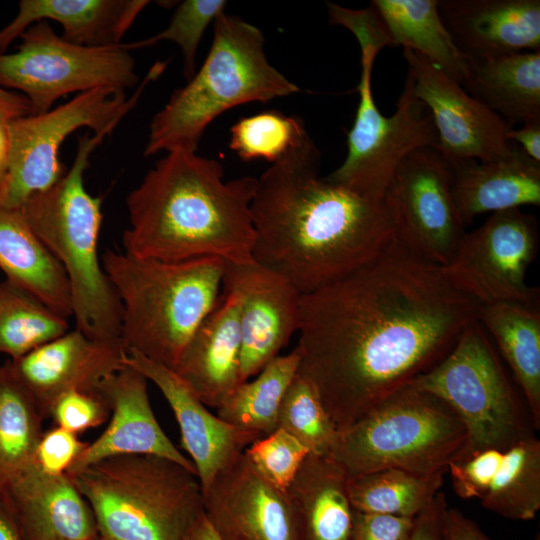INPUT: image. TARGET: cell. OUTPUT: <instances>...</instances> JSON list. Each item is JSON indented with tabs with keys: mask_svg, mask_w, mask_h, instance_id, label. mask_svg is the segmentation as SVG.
Masks as SVG:
<instances>
[{
	"mask_svg": "<svg viewBox=\"0 0 540 540\" xmlns=\"http://www.w3.org/2000/svg\"><path fill=\"white\" fill-rule=\"evenodd\" d=\"M0 269L6 280L47 307L69 318L73 314L66 274L27 223L20 209L0 204Z\"/></svg>",
	"mask_w": 540,
	"mask_h": 540,
	"instance_id": "cell-29",
	"label": "cell"
},
{
	"mask_svg": "<svg viewBox=\"0 0 540 540\" xmlns=\"http://www.w3.org/2000/svg\"><path fill=\"white\" fill-rule=\"evenodd\" d=\"M230 148L243 161L265 159L274 163L305 133L303 120L279 111L262 112L231 127Z\"/></svg>",
	"mask_w": 540,
	"mask_h": 540,
	"instance_id": "cell-37",
	"label": "cell"
},
{
	"mask_svg": "<svg viewBox=\"0 0 540 540\" xmlns=\"http://www.w3.org/2000/svg\"><path fill=\"white\" fill-rule=\"evenodd\" d=\"M481 305L398 239L300 302L297 374L341 432L440 362Z\"/></svg>",
	"mask_w": 540,
	"mask_h": 540,
	"instance_id": "cell-1",
	"label": "cell"
},
{
	"mask_svg": "<svg viewBox=\"0 0 540 540\" xmlns=\"http://www.w3.org/2000/svg\"><path fill=\"white\" fill-rule=\"evenodd\" d=\"M12 119L7 114L0 112V187L5 179L9 165L10 135L9 121Z\"/></svg>",
	"mask_w": 540,
	"mask_h": 540,
	"instance_id": "cell-48",
	"label": "cell"
},
{
	"mask_svg": "<svg viewBox=\"0 0 540 540\" xmlns=\"http://www.w3.org/2000/svg\"><path fill=\"white\" fill-rule=\"evenodd\" d=\"M97 540H100V538H99V539H97Z\"/></svg>",
	"mask_w": 540,
	"mask_h": 540,
	"instance_id": "cell-51",
	"label": "cell"
},
{
	"mask_svg": "<svg viewBox=\"0 0 540 540\" xmlns=\"http://www.w3.org/2000/svg\"><path fill=\"white\" fill-rule=\"evenodd\" d=\"M10 54H0V87L19 90L33 114L50 110L60 97L99 87L126 89L138 82L135 62L122 43L88 47L58 36L39 21L21 36Z\"/></svg>",
	"mask_w": 540,
	"mask_h": 540,
	"instance_id": "cell-12",
	"label": "cell"
},
{
	"mask_svg": "<svg viewBox=\"0 0 540 540\" xmlns=\"http://www.w3.org/2000/svg\"><path fill=\"white\" fill-rule=\"evenodd\" d=\"M438 11L464 56L540 51L539 0H438Z\"/></svg>",
	"mask_w": 540,
	"mask_h": 540,
	"instance_id": "cell-23",
	"label": "cell"
},
{
	"mask_svg": "<svg viewBox=\"0 0 540 540\" xmlns=\"http://www.w3.org/2000/svg\"><path fill=\"white\" fill-rule=\"evenodd\" d=\"M126 352L122 341L91 339L75 329L9 362L45 419L62 395L99 392L103 382L124 365Z\"/></svg>",
	"mask_w": 540,
	"mask_h": 540,
	"instance_id": "cell-18",
	"label": "cell"
},
{
	"mask_svg": "<svg viewBox=\"0 0 540 540\" xmlns=\"http://www.w3.org/2000/svg\"><path fill=\"white\" fill-rule=\"evenodd\" d=\"M403 57L414 95L431 114L436 150L450 167L493 161L514 151L512 127L499 115L417 52L403 48Z\"/></svg>",
	"mask_w": 540,
	"mask_h": 540,
	"instance_id": "cell-15",
	"label": "cell"
},
{
	"mask_svg": "<svg viewBox=\"0 0 540 540\" xmlns=\"http://www.w3.org/2000/svg\"><path fill=\"white\" fill-rule=\"evenodd\" d=\"M450 168L454 201L465 226L486 212L540 204V164L517 145L503 158Z\"/></svg>",
	"mask_w": 540,
	"mask_h": 540,
	"instance_id": "cell-26",
	"label": "cell"
},
{
	"mask_svg": "<svg viewBox=\"0 0 540 540\" xmlns=\"http://www.w3.org/2000/svg\"><path fill=\"white\" fill-rule=\"evenodd\" d=\"M461 86L513 128L540 119V51L465 56Z\"/></svg>",
	"mask_w": 540,
	"mask_h": 540,
	"instance_id": "cell-27",
	"label": "cell"
},
{
	"mask_svg": "<svg viewBox=\"0 0 540 540\" xmlns=\"http://www.w3.org/2000/svg\"><path fill=\"white\" fill-rule=\"evenodd\" d=\"M295 347L269 362L253 380L238 384L217 408V416L240 430L264 437L278 428V413L286 390L298 372Z\"/></svg>",
	"mask_w": 540,
	"mask_h": 540,
	"instance_id": "cell-33",
	"label": "cell"
},
{
	"mask_svg": "<svg viewBox=\"0 0 540 540\" xmlns=\"http://www.w3.org/2000/svg\"><path fill=\"white\" fill-rule=\"evenodd\" d=\"M103 269L122 305L121 341L127 350L170 369L216 305L225 262L137 258L106 250Z\"/></svg>",
	"mask_w": 540,
	"mask_h": 540,
	"instance_id": "cell-4",
	"label": "cell"
},
{
	"mask_svg": "<svg viewBox=\"0 0 540 540\" xmlns=\"http://www.w3.org/2000/svg\"><path fill=\"white\" fill-rule=\"evenodd\" d=\"M147 0H21L16 17L0 30V54L34 22L53 20L70 43L103 47L117 45Z\"/></svg>",
	"mask_w": 540,
	"mask_h": 540,
	"instance_id": "cell-25",
	"label": "cell"
},
{
	"mask_svg": "<svg viewBox=\"0 0 540 540\" xmlns=\"http://www.w3.org/2000/svg\"><path fill=\"white\" fill-rule=\"evenodd\" d=\"M369 7L381 20L391 46L417 52L461 85L465 56L440 17L438 0H372Z\"/></svg>",
	"mask_w": 540,
	"mask_h": 540,
	"instance_id": "cell-31",
	"label": "cell"
},
{
	"mask_svg": "<svg viewBox=\"0 0 540 540\" xmlns=\"http://www.w3.org/2000/svg\"><path fill=\"white\" fill-rule=\"evenodd\" d=\"M168 62L156 61L132 97L124 89L99 87L41 114L9 121L10 154L0 187V204L20 209L34 194L53 186L64 174L59 148L80 127L108 135L137 104L144 88L156 80Z\"/></svg>",
	"mask_w": 540,
	"mask_h": 540,
	"instance_id": "cell-10",
	"label": "cell"
},
{
	"mask_svg": "<svg viewBox=\"0 0 540 540\" xmlns=\"http://www.w3.org/2000/svg\"><path fill=\"white\" fill-rule=\"evenodd\" d=\"M124 362L151 381L168 402L180 429L181 446L191 457L202 493L233 457L262 438L211 413L169 367L133 350H127Z\"/></svg>",
	"mask_w": 540,
	"mask_h": 540,
	"instance_id": "cell-21",
	"label": "cell"
},
{
	"mask_svg": "<svg viewBox=\"0 0 540 540\" xmlns=\"http://www.w3.org/2000/svg\"><path fill=\"white\" fill-rule=\"evenodd\" d=\"M510 140L530 159L540 164V119H534L514 127L509 133Z\"/></svg>",
	"mask_w": 540,
	"mask_h": 540,
	"instance_id": "cell-45",
	"label": "cell"
},
{
	"mask_svg": "<svg viewBox=\"0 0 540 540\" xmlns=\"http://www.w3.org/2000/svg\"><path fill=\"white\" fill-rule=\"evenodd\" d=\"M105 136L79 137L68 172L31 196L20 211L66 274L75 329L91 339L121 341L122 305L97 251L102 199L84 185L90 155Z\"/></svg>",
	"mask_w": 540,
	"mask_h": 540,
	"instance_id": "cell-5",
	"label": "cell"
},
{
	"mask_svg": "<svg viewBox=\"0 0 540 540\" xmlns=\"http://www.w3.org/2000/svg\"><path fill=\"white\" fill-rule=\"evenodd\" d=\"M256 470L273 486L287 491L310 450L281 428L244 450Z\"/></svg>",
	"mask_w": 540,
	"mask_h": 540,
	"instance_id": "cell-39",
	"label": "cell"
},
{
	"mask_svg": "<svg viewBox=\"0 0 540 540\" xmlns=\"http://www.w3.org/2000/svg\"><path fill=\"white\" fill-rule=\"evenodd\" d=\"M100 540H106V539H103V538L100 537Z\"/></svg>",
	"mask_w": 540,
	"mask_h": 540,
	"instance_id": "cell-50",
	"label": "cell"
},
{
	"mask_svg": "<svg viewBox=\"0 0 540 540\" xmlns=\"http://www.w3.org/2000/svg\"><path fill=\"white\" fill-rule=\"evenodd\" d=\"M1 500L28 540L100 538L92 509L67 474H48L34 464Z\"/></svg>",
	"mask_w": 540,
	"mask_h": 540,
	"instance_id": "cell-24",
	"label": "cell"
},
{
	"mask_svg": "<svg viewBox=\"0 0 540 540\" xmlns=\"http://www.w3.org/2000/svg\"><path fill=\"white\" fill-rule=\"evenodd\" d=\"M110 410L99 392L71 391L55 403L51 416L56 426L74 434L103 424Z\"/></svg>",
	"mask_w": 540,
	"mask_h": 540,
	"instance_id": "cell-40",
	"label": "cell"
},
{
	"mask_svg": "<svg viewBox=\"0 0 540 540\" xmlns=\"http://www.w3.org/2000/svg\"><path fill=\"white\" fill-rule=\"evenodd\" d=\"M0 540H28L15 515L8 505L1 499Z\"/></svg>",
	"mask_w": 540,
	"mask_h": 540,
	"instance_id": "cell-47",
	"label": "cell"
},
{
	"mask_svg": "<svg viewBox=\"0 0 540 540\" xmlns=\"http://www.w3.org/2000/svg\"><path fill=\"white\" fill-rule=\"evenodd\" d=\"M223 283L240 298V379L256 376L298 333L302 294L256 262L225 263Z\"/></svg>",
	"mask_w": 540,
	"mask_h": 540,
	"instance_id": "cell-17",
	"label": "cell"
},
{
	"mask_svg": "<svg viewBox=\"0 0 540 540\" xmlns=\"http://www.w3.org/2000/svg\"><path fill=\"white\" fill-rule=\"evenodd\" d=\"M538 247L535 216L519 208L499 211L466 232L451 260L441 267L456 289L481 306L501 302L539 306V288L526 282Z\"/></svg>",
	"mask_w": 540,
	"mask_h": 540,
	"instance_id": "cell-13",
	"label": "cell"
},
{
	"mask_svg": "<svg viewBox=\"0 0 540 540\" xmlns=\"http://www.w3.org/2000/svg\"><path fill=\"white\" fill-rule=\"evenodd\" d=\"M477 320L509 365L536 430L540 429V310L518 302L481 306Z\"/></svg>",
	"mask_w": 540,
	"mask_h": 540,
	"instance_id": "cell-30",
	"label": "cell"
},
{
	"mask_svg": "<svg viewBox=\"0 0 540 540\" xmlns=\"http://www.w3.org/2000/svg\"><path fill=\"white\" fill-rule=\"evenodd\" d=\"M442 535L443 540H492L476 522L450 507L443 513Z\"/></svg>",
	"mask_w": 540,
	"mask_h": 540,
	"instance_id": "cell-44",
	"label": "cell"
},
{
	"mask_svg": "<svg viewBox=\"0 0 540 540\" xmlns=\"http://www.w3.org/2000/svg\"><path fill=\"white\" fill-rule=\"evenodd\" d=\"M382 203L395 238L437 265L451 260L466 234L453 197L451 168L432 147L419 148L403 159Z\"/></svg>",
	"mask_w": 540,
	"mask_h": 540,
	"instance_id": "cell-14",
	"label": "cell"
},
{
	"mask_svg": "<svg viewBox=\"0 0 540 540\" xmlns=\"http://www.w3.org/2000/svg\"><path fill=\"white\" fill-rule=\"evenodd\" d=\"M320 167L307 132L257 178L251 203L253 260L302 295L365 265L394 237L382 202L320 177Z\"/></svg>",
	"mask_w": 540,
	"mask_h": 540,
	"instance_id": "cell-2",
	"label": "cell"
},
{
	"mask_svg": "<svg viewBox=\"0 0 540 540\" xmlns=\"http://www.w3.org/2000/svg\"><path fill=\"white\" fill-rule=\"evenodd\" d=\"M88 442L58 426L44 432L36 449L35 462L44 472L66 474Z\"/></svg>",
	"mask_w": 540,
	"mask_h": 540,
	"instance_id": "cell-41",
	"label": "cell"
},
{
	"mask_svg": "<svg viewBox=\"0 0 540 540\" xmlns=\"http://www.w3.org/2000/svg\"><path fill=\"white\" fill-rule=\"evenodd\" d=\"M43 418L14 374L0 365V499L35 462Z\"/></svg>",
	"mask_w": 540,
	"mask_h": 540,
	"instance_id": "cell-32",
	"label": "cell"
},
{
	"mask_svg": "<svg viewBox=\"0 0 540 540\" xmlns=\"http://www.w3.org/2000/svg\"><path fill=\"white\" fill-rule=\"evenodd\" d=\"M0 112L11 118L33 114L29 100L16 92H10L0 87Z\"/></svg>",
	"mask_w": 540,
	"mask_h": 540,
	"instance_id": "cell-46",
	"label": "cell"
},
{
	"mask_svg": "<svg viewBox=\"0 0 540 540\" xmlns=\"http://www.w3.org/2000/svg\"><path fill=\"white\" fill-rule=\"evenodd\" d=\"M447 472L462 499H478L502 517L528 521L540 509V441L532 437L507 449L489 448L453 462Z\"/></svg>",
	"mask_w": 540,
	"mask_h": 540,
	"instance_id": "cell-19",
	"label": "cell"
},
{
	"mask_svg": "<svg viewBox=\"0 0 540 540\" xmlns=\"http://www.w3.org/2000/svg\"><path fill=\"white\" fill-rule=\"evenodd\" d=\"M147 382L142 373L125 362L103 382L99 393L110 410V421L104 432L87 444L67 473L109 457L128 454L168 458L196 473L192 461L159 425L150 404Z\"/></svg>",
	"mask_w": 540,
	"mask_h": 540,
	"instance_id": "cell-20",
	"label": "cell"
},
{
	"mask_svg": "<svg viewBox=\"0 0 540 540\" xmlns=\"http://www.w3.org/2000/svg\"><path fill=\"white\" fill-rule=\"evenodd\" d=\"M443 476L381 469L349 477L347 491L354 510L416 518L440 491Z\"/></svg>",
	"mask_w": 540,
	"mask_h": 540,
	"instance_id": "cell-34",
	"label": "cell"
},
{
	"mask_svg": "<svg viewBox=\"0 0 540 540\" xmlns=\"http://www.w3.org/2000/svg\"><path fill=\"white\" fill-rule=\"evenodd\" d=\"M183 540H221L208 522L204 511L186 533Z\"/></svg>",
	"mask_w": 540,
	"mask_h": 540,
	"instance_id": "cell-49",
	"label": "cell"
},
{
	"mask_svg": "<svg viewBox=\"0 0 540 540\" xmlns=\"http://www.w3.org/2000/svg\"><path fill=\"white\" fill-rule=\"evenodd\" d=\"M359 102L353 125L347 132V155L326 177L355 193L382 202L399 164L411 152L437 149L438 137L428 108L414 95L406 75L395 112L383 115L373 98L371 75L377 52L360 49Z\"/></svg>",
	"mask_w": 540,
	"mask_h": 540,
	"instance_id": "cell-11",
	"label": "cell"
},
{
	"mask_svg": "<svg viewBox=\"0 0 540 540\" xmlns=\"http://www.w3.org/2000/svg\"><path fill=\"white\" fill-rule=\"evenodd\" d=\"M278 428L316 454H329L339 434L313 387L298 374L283 397Z\"/></svg>",
	"mask_w": 540,
	"mask_h": 540,
	"instance_id": "cell-36",
	"label": "cell"
},
{
	"mask_svg": "<svg viewBox=\"0 0 540 540\" xmlns=\"http://www.w3.org/2000/svg\"><path fill=\"white\" fill-rule=\"evenodd\" d=\"M447 507L445 494L439 491L429 506L415 518L409 540H443L442 517Z\"/></svg>",
	"mask_w": 540,
	"mask_h": 540,
	"instance_id": "cell-43",
	"label": "cell"
},
{
	"mask_svg": "<svg viewBox=\"0 0 540 540\" xmlns=\"http://www.w3.org/2000/svg\"><path fill=\"white\" fill-rule=\"evenodd\" d=\"M67 331V318L10 281L0 282V353L17 359Z\"/></svg>",
	"mask_w": 540,
	"mask_h": 540,
	"instance_id": "cell-35",
	"label": "cell"
},
{
	"mask_svg": "<svg viewBox=\"0 0 540 540\" xmlns=\"http://www.w3.org/2000/svg\"><path fill=\"white\" fill-rule=\"evenodd\" d=\"M408 385L437 396L461 419L468 434L463 459L536 436L526 402L478 320L467 325L440 362Z\"/></svg>",
	"mask_w": 540,
	"mask_h": 540,
	"instance_id": "cell-9",
	"label": "cell"
},
{
	"mask_svg": "<svg viewBox=\"0 0 540 540\" xmlns=\"http://www.w3.org/2000/svg\"><path fill=\"white\" fill-rule=\"evenodd\" d=\"M347 480L328 454L309 453L287 489L299 540H352L353 508Z\"/></svg>",
	"mask_w": 540,
	"mask_h": 540,
	"instance_id": "cell-28",
	"label": "cell"
},
{
	"mask_svg": "<svg viewBox=\"0 0 540 540\" xmlns=\"http://www.w3.org/2000/svg\"><path fill=\"white\" fill-rule=\"evenodd\" d=\"M66 474L106 540H183L204 511L196 473L168 458L118 455Z\"/></svg>",
	"mask_w": 540,
	"mask_h": 540,
	"instance_id": "cell-7",
	"label": "cell"
},
{
	"mask_svg": "<svg viewBox=\"0 0 540 540\" xmlns=\"http://www.w3.org/2000/svg\"><path fill=\"white\" fill-rule=\"evenodd\" d=\"M415 518L353 509L352 540H409Z\"/></svg>",
	"mask_w": 540,
	"mask_h": 540,
	"instance_id": "cell-42",
	"label": "cell"
},
{
	"mask_svg": "<svg viewBox=\"0 0 540 540\" xmlns=\"http://www.w3.org/2000/svg\"><path fill=\"white\" fill-rule=\"evenodd\" d=\"M213 23L207 57L153 117L144 156L175 149L197 152L205 129L221 113L299 92L269 63L264 36L256 26L225 11Z\"/></svg>",
	"mask_w": 540,
	"mask_h": 540,
	"instance_id": "cell-6",
	"label": "cell"
},
{
	"mask_svg": "<svg viewBox=\"0 0 540 540\" xmlns=\"http://www.w3.org/2000/svg\"><path fill=\"white\" fill-rule=\"evenodd\" d=\"M166 153L126 198L124 253L171 262H255L251 203L257 178L225 181L216 159L182 149Z\"/></svg>",
	"mask_w": 540,
	"mask_h": 540,
	"instance_id": "cell-3",
	"label": "cell"
},
{
	"mask_svg": "<svg viewBox=\"0 0 540 540\" xmlns=\"http://www.w3.org/2000/svg\"><path fill=\"white\" fill-rule=\"evenodd\" d=\"M224 0H185L175 10L166 29L136 42L122 43L130 51L149 47L160 41L176 43L183 55V74L190 80L196 73V54L205 30L225 11Z\"/></svg>",
	"mask_w": 540,
	"mask_h": 540,
	"instance_id": "cell-38",
	"label": "cell"
},
{
	"mask_svg": "<svg viewBox=\"0 0 540 540\" xmlns=\"http://www.w3.org/2000/svg\"><path fill=\"white\" fill-rule=\"evenodd\" d=\"M467 445V430L449 405L406 385L339 432L328 455L348 478L390 468L432 476L462 460Z\"/></svg>",
	"mask_w": 540,
	"mask_h": 540,
	"instance_id": "cell-8",
	"label": "cell"
},
{
	"mask_svg": "<svg viewBox=\"0 0 540 540\" xmlns=\"http://www.w3.org/2000/svg\"><path fill=\"white\" fill-rule=\"evenodd\" d=\"M202 497L204 514L221 540H299L287 491L268 482L244 451L216 474Z\"/></svg>",
	"mask_w": 540,
	"mask_h": 540,
	"instance_id": "cell-16",
	"label": "cell"
},
{
	"mask_svg": "<svg viewBox=\"0 0 540 540\" xmlns=\"http://www.w3.org/2000/svg\"><path fill=\"white\" fill-rule=\"evenodd\" d=\"M240 298L222 284L219 299L172 369L207 406L218 408L240 379Z\"/></svg>",
	"mask_w": 540,
	"mask_h": 540,
	"instance_id": "cell-22",
	"label": "cell"
}]
</instances>
